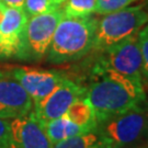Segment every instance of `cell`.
<instances>
[{
	"label": "cell",
	"instance_id": "cell-2",
	"mask_svg": "<svg viewBox=\"0 0 148 148\" xmlns=\"http://www.w3.org/2000/svg\"><path fill=\"white\" fill-rule=\"evenodd\" d=\"M98 19L64 16L55 30L47 52L52 64H65L82 58L92 51Z\"/></svg>",
	"mask_w": 148,
	"mask_h": 148
},
{
	"label": "cell",
	"instance_id": "cell-5",
	"mask_svg": "<svg viewBox=\"0 0 148 148\" xmlns=\"http://www.w3.org/2000/svg\"><path fill=\"white\" fill-rule=\"evenodd\" d=\"M64 18L62 7L42 14L30 16L23 35L18 59L41 60L47 55L55 30Z\"/></svg>",
	"mask_w": 148,
	"mask_h": 148
},
{
	"label": "cell",
	"instance_id": "cell-18",
	"mask_svg": "<svg viewBox=\"0 0 148 148\" xmlns=\"http://www.w3.org/2000/svg\"><path fill=\"white\" fill-rule=\"evenodd\" d=\"M137 43L142 57L143 77L148 80V23L137 33Z\"/></svg>",
	"mask_w": 148,
	"mask_h": 148
},
{
	"label": "cell",
	"instance_id": "cell-22",
	"mask_svg": "<svg viewBox=\"0 0 148 148\" xmlns=\"http://www.w3.org/2000/svg\"><path fill=\"white\" fill-rule=\"evenodd\" d=\"M5 7H7V5H5V3H2V2L0 1V22L2 21V19H3V16H5Z\"/></svg>",
	"mask_w": 148,
	"mask_h": 148
},
{
	"label": "cell",
	"instance_id": "cell-7",
	"mask_svg": "<svg viewBox=\"0 0 148 148\" xmlns=\"http://www.w3.org/2000/svg\"><path fill=\"white\" fill-rule=\"evenodd\" d=\"M87 88L65 77L60 84L33 108V113L42 124L63 116L76 100L85 98Z\"/></svg>",
	"mask_w": 148,
	"mask_h": 148
},
{
	"label": "cell",
	"instance_id": "cell-21",
	"mask_svg": "<svg viewBox=\"0 0 148 148\" xmlns=\"http://www.w3.org/2000/svg\"><path fill=\"white\" fill-rule=\"evenodd\" d=\"M2 3H5L7 7L11 8H23L24 0H0Z\"/></svg>",
	"mask_w": 148,
	"mask_h": 148
},
{
	"label": "cell",
	"instance_id": "cell-10",
	"mask_svg": "<svg viewBox=\"0 0 148 148\" xmlns=\"http://www.w3.org/2000/svg\"><path fill=\"white\" fill-rule=\"evenodd\" d=\"M53 144L33 111L10 121L9 148H52Z\"/></svg>",
	"mask_w": 148,
	"mask_h": 148
},
{
	"label": "cell",
	"instance_id": "cell-13",
	"mask_svg": "<svg viewBox=\"0 0 148 148\" xmlns=\"http://www.w3.org/2000/svg\"><path fill=\"white\" fill-rule=\"evenodd\" d=\"M65 114L71 122L89 131L95 130L97 126L95 111L89 102L86 100V98H81L75 101Z\"/></svg>",
	"mask_w": 148,
	"mask_h": 148
},
{
	"label": "cell",
	"instance_id": "cell-14",
	"mask_svg": "<svg viewBox=\"0 0 148 148\" xmlns=\"http://www.w3.org/2000/svg\"><path fill=\"white\" fill-rule=\"evenodd\" d=\"M52 148H111L97 130H92L53 145Z\"/></svg>",
	"mask_w": 148,
	"mask_h": 148
},
{
	"label": "cell",
	"instance_id": "cell-15",
	"mask_svg": "<svg viewBox=\"0 0 148 148\" xmlns=\"http://www.w3.org/2000/svg\"><path fill=\"white\" fill-rule=\"evenodd\" d=\"M64 16L82 18L95 13V0H65L62 5Z\"/></svg>",
	"mask_w": 148,
	"mask_h": 148
},
{
	"label": "cell",
	"instance_id": "cell-3",
	"mask_svg": "<svg viewBox=\"0 0 148 148\" xmlns=\"http://www.w3.org/2000/svg\"><path fill=\"white\" fill-rule=\"evenodd\" d=\"M95 130L111 148H136L148 143V112L143 104L97 123Z\"/></svg>",
	"mask_w": 148,
	"mask_h": 148
},
{
	"label": "cell",
	"instance_id": "cell-9",
	"mask_svg": "<svg viewBox=\"0 0 148 148\" xmlns=\"http://www.w3.org/2000/svg\"><path fill=\"white\" fill-rule=\"evenodd\" d=\"M11 73L31 97L33 108L40 104L66 77L56 70L27 67H16L11 69Z\"/></svg>",
	"mask_w": 148,
	"mask_h": 148
},
{
	"label": "cell",
	"instance_id": "cell-23",
	"mask_svg": "<svg viewBox=\"0 0 148 148\" xmlns=\"http://www.w3.org/2000/svg\"><path fill=\"white\" fill-rule=\"evenodd\" d=\"M53 1L56 3V5H58V7H62V5L64 3V1H65V0H53Z\"/></svg>",
	"mask_w": 148,
	"mask_h": 148
},
{
	"label": "cell",
	"instance_id": "cell-17",
	"mask_svg": "<svg viewBox=\"0 0 148 148\" xmlns=\"http://www.w3.org/2000/svg\"><path fill=\"white\" fill-rule=\"evenodd\" d=\"M59 8L53 0H24L23 10L27 18L42 14Z\"/></svg>",
	"mask_w": 148,
	"mask_h": 148
},
{
	"label": "cell",
	"instance_id": "cell-8",
	"mask_svg": "<svg viewBox=\"0 0 148 148\" xmlns=\"http://www.w3.org/2000/svg\"><path fill=\"white\" fill-rule=\"evenodd\" d=\"M33 111L31 97L11 70H0V117L13 120Z\"/></svg>",
	"mask_w": 148,
	"mask_h": 148
},
{
	"label": "cell",
	"instance_id": "cell-20",
	"mask_svg": "<svg viewBox=\"0 0 148 148\" xmlns=\"http://www.w3.org/2000/svg\"><path fill=\"white\" fill-rule=\"evenodd\" d=\"M11 55L9 49L7 48L5 42H3V38L0 34V58H10Z\"/></svg>",
	"mask_w": 148,
	"mask_h": 148
},
{
	"label": "cell",
	"instance_id": "cell-24",
	"mask_svg": "<svg viewBox=\"0 0 148 148\" xmlns=\"http://www.w3.org/2000/svg\"><path fill=\"white\" fill-rule=\"evenodd\" d=\"M145 108H146V110L148 112V102H146V101H145Z\"/></svg>",
	"mask_w": 148,
	"mask_h": 148
},
{
	"label": "cell",
	"instance_id": "cell-19",
	"mask_svg": "<svg viewBox=\"0 0 148 148\" xmlns=\"http://www.w3.org/2000/svg\"><path fill=\"white\" fill-rule=\"evenodd\" d=\"M10 121L0 117V148H9Z\"/></svg>",
	"mask_w": 148,
	"mask_h": 148
},
{
	"label": "cell",
	"instance_id": "cell-4",
	"mask_svg": "<svg viewBox=\"0 0 148 148\" xmlns=\"http://www.w3.org/2000/svg\"><path fill=\"white\" fill-rule=\"evenodd\" d=\"M148 23V11L143 5H130L98 20L93 47L102 53L126 38L136 35Z\"/></svg>",
	"mask_w": 148,
	"mask_h": 148
},
{
	"label": "cell",
	"instance_id": "cell-11",
	"mask_svg": "<svg viewBox=\"0 0 148 148\" xmlns=\"http://www.w3.org/2000/svg\"><path fill=\"white\" fill-rule=\"evenodd\" d=\"M27 19L23 8L5 7V16L0 22V34L10 52L11 57L16 58L21 49Z\"/></svg>",
	"mask_w": 148,
	"mask_h": 148
},
{
	"label": "cell",
	"instance_id": "cell-12",
	"mask_svg": "<svg viewBox=\"0 0 148 148\" xmlns=\"http://www.w3.org/2000/svg\"><path fill=\"white\" fill-rule=\"evenodd\" d=\"M43 126H44L47 137L49 138L51 143L53 145L59 143L62 140H65L67 138L74 137V136H77L80 134L89 132V130L79 126L76 123L70 121L68 117L66 116V114H64L63 116L57 117L55 120L44 123Z\"/></svg>",
	"mask_w": 148,
	"mask_h": 148
},
{
	"label": "cell",
	"instance_id": "cell-16",
	"mask_svg": "<svg viewBox=\"0 0 148 148\" xmlns=\"http://www.w3.org/2000/svg\"><path fill=\"white\" fill-rule=\"evenodd\" d=\"M137 0H95V14L106 16L120 11L136 2Z\"/></svg>",
	"mask_w": 148,
	"mask_h": 148
},
{
	"label": "cell",
	"instance_id": "cell-6",
	"mask_svg": "<svg viewBox=\"0 0 148 148\" xmlns=\"http://www.w3.org/2000/svg\"><path fill=\"white\" fill-rule=\"evenodd\" d=\"M99 54L100 57L93 68V73L112 70L137 84L144 85L142 57L138 48L137 34Z\"/></svg>",
	"mask_w": 148,
	"mask_h": 148
},
{
	"label": "cell",
	"instance_id": "cell-1",
	"mask_svg": "<svg viewBox=\"0 0 148 148\" xmlns=\"http://www.w3.org/2000/svg\"><path fill=\"white\" fill-rule=\"evenodd\" d=\"M93 74L97 79L87 88L85 98L95 111L97 123L147 101L144 85L112 70H101Z\"/></svg>",
	"mask_w": 148,
	"mask_h": 148
}]
</instances>
